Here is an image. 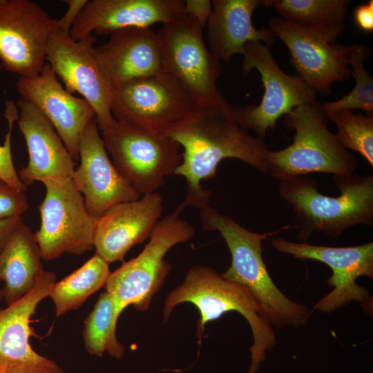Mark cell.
Here are the masks:
<instances>
[{"label": "cell", "mask_w": 373, "mask_h": 373, "mask_svg": "<svg viewBox=\"0 0 373 373\" xmlns=\"http://www.w3.org/2000/svg\"><path fill=\"white\" fill-rule=\"evenodd\" d=\"M21 221V217L0 218V250L12 232Z\"/></svg>", "instance_id": "35"}, {"label": "cell", "mask_w": 373, "mask_h": 373, "mask_svg": "<svg viewBox=\"0 0 373 373\" xmlns=\"http://www.w3.org/2000/svg\"><path fill=\"white\" fill-rule=\"evenodd\" d=\"M184 303L193 304L199 310L196 329L199 343L206 324L218 319L227 312H237L247 320L253 335L248 373L256 372L260 364L266 359L267 352L276 343L272 327L261 316L249 289L222 278L209 267L201 265L192 267L182 283L169 293L164 301V321L169 319L175 306Z\"/></svg>", "instance_id": "4"}, {"label": "cell", "mask_w": 373, "mask_h": 373, "mask_svg": "<svg viewBox=\"0 0 373 373\" xmlns=\"http://www.w3.org/2000/svg\"><path fill=\"white\" fill-rule=\"evenodd\" d=\"M268 25L288 49L297 75L316 93L330 95L334 83L352 77L347 46L336 42L345 30L343 23L304 26L271 17Z\"/></svg>", "instance_id": "8"}, {"label": "cell", "mask_w": 373, "mask_h": 373, "mask_svg": "<svg viewBox=\"0 0 373 373\" xmlns=\"http://www.w3.org/2000/svg\"><path fill=\"white\" fill-rule=\"evenodd\" d=\"M1 70H2V66H1V64L0 63V73H1Z\"/></svg>", "instance_id": "37"}, {"label": "cell", "mask_w": 373, "mask_h": 373, "mask_svg": "<svg viewBox=\"0 0 373 373\" xmlns=\"http://www.w3.org/2000/svg\"><path fill=\"white\" fill-rule=\"evenodd\" d=\"M78 153L80 163L72 180L93 217L98 219L111 207L140 198L110 159L95 117L81 135Z\"/></svg>", "instance_id": "17"}, {"label": "cell", "mask_w": 373, "mask_h": 373, "mask_svg": "<svg viewBox=\"0 0 373 373\" xmlns=\"http://www.w3.org/2000/svg\"><path fill=\"white\" fill-rule=\"evenodd\" d=\"M95 53L113 88L162 72L159 37L151 28L117 30L106 43L95 46Z\"/></svg>", "instance_id": "22"}, {"label": "cell", "mask_w": 373, "mask_h": 373, "mask_svg": "<svg viewBox=\"0 0 373 373\" xmlns=\"http://www.w3.org/2000/svg\"><path fill=\"white\" fill-rule=\"evenodd\" d=\"M179 215L173 211L160 220L144 249L111 273L105 287L119 314L130 305L137 311L149 309L152 298L171 270L165 255L175 245L193 236V227Z\"/></svg>", "instance_id": "7"}, {"label": "cell", "mask_w": 373, "mask_h": 373, "mask_svg": "<svg viewBox=\"0 0 373 373\" xmlns=\"http://www.w3.org/2000/svg\"><path fill=\"white\" fill-rule=\"evenodd\" d=\"M117 312L110 294L101 293L89 315L84 321L83 338L85 349L92 355L102 356L107 352L119 359L125 347L116 337Z\"/></svg>", "instance_id": "26"}, {"label": "cell", "mask_w": 373, "mask_h": 373, "mask_svg": "<svg viewBox=\"0 0 373 373\" xmlns=\"http://www.w3.org/2000/svg\"><path fill=\"white\" fill-rule=\"evenodd\" d=\"M52 19L30 0H0V63L19 77H34L45 64L47 44L55 30Z\"/></svg>", "instance_id": "15"}, {"label": "cell", "mask_w": 373, "mask_h": 373, "mask_svg": "<svg viewBox=\"0 0 373 373\" xmlns=\"http://www.w3.org/2000/svg\"><path fill=\"white\" fill-rule=\"evenodd\" d=\"M111 271L109 263L95 254L82 267L59 282H55L50 296L59 317L75 310L100 288L106 285Z\"/></svg>", "instance_id": "25"}, {"label": "cell", "mask_w": 373, "mask_h": 373, "mask_svg": "<svg viewBox=\"0 0 373 373\" xmlns=\"http://www.w3.org/2000/svg\"><path fill=\"white\" fill-rule=\"evenodd\" d=\"M102 132L112 162L140 195L157 192L182 162L181 146L166 133L141 129L115 119Z\"/></svg>", "instance_id": "9"}, {"label": "cell", "mask_w": 373, "mask_h": 373, "mask_svg": "<svg viewBox=\"0 0 373 373\" xmlns=\"http://www.w3.org/2000/svg\"><path fill=\"white\" fill-rule=\"evenodd\" d=\"M25 192L0 179V218L21 217L28 207Z\"/></svg>", "instance_id": "31"}, {"label": "cell", "mask_w": 373, "mask_h": 373, "mask_svg": "<svg viewBox=\"0 0 373 373\" xmlns=\"http://www.w3.org/2000/svg\"><path fill=\"white\" fill-rule=\"evenodd\" d=\"M233 108L228 102L216 107L199 108L194 116L167 133L183 149L175 175L185 179L186 194L176 213L189 206L202 209L209 205L211 193L202 186L201 181L215 177L223 160H239L267 173L265 158L269 149L265 140L242 128Z\"/></svg>", "instance_id": "1"}, {"label": "cell", "mask_w": 373, "mask_h": 373, "mask_svg": "<svg viewBox=\"0 0 373 373\" xmlns=\"http://www.w3.org/2000/svg\"><path fill=\"white\" fill-rule=\"evenodd\" d=\"M271 243L280 253L298 259L317 260L332 269L327 283L333 289L315 304L314 309L330 313L355 301L361 303L366 312L372 314L370 291L356 283L361 276L373 277L372 242L351 247H327L274 238Z\"/></svg>", "instance_id": "13"}, {"label": "cell", "mask_w": 373, "mask_h": 373, "mask_svg": "<svg viewBox=\"0 0 373 373\" xmlns=\"http://www.w3.org/2000/svg\"><path fill=\"white\" fill-rule=\"evenodd\" d=\"M40 250L30 228L20 222L0 250L2 298L8 305L19 300L35 286L44 269Z\"/></svg>", "instance_id": "24"}, {"label": "cell", "mask_w": 373, "mask_h": 373, "mask_svg": "<svg viewBox=\"0 0 373 373\" xmlns=\"http://www.w3.org/2000/svg\"><path fill=\"white\" fill-rule=\"evenodd\" d=\"M17 122L28 152V162L18 172L27 186L35 182L44 185L72 178L75 161L52 124L32 103L20 99Z\"/></svg>", "instance_id": "19"}, {"label": "cell", "mask_w": 373, "mask_h": 373, "mask_svg": "<svg viewBox=\"0 0 373 373\" xmlns=\"http://www.w3.org/2000/svg\"><path fill=\"white\" fill-rule=\"evenodd\" d=\"M372 54L370 48L365 44L347 46V61L352 67V76L355 79L352 90L341 99L321 105L327 116L341 110L361 109L367 115L373 114V79L365 67V62Z\"/></svg>", "instance_id": "27"}, {"label": "cell", "mask_w": 373, "mask_h": 373, "mask_svg": "<svg viewBox=\"0 0 373 373\" xmlns=\"http://www.w3.org/2000/svg\"><path fill=\"white\" fill-rule=\"evenodd\" d=\"M200 218L204 229L218 231L229 249L231 265L221 276L249 289L261 316L270 326H305L311 316L309 309L292 301L279 289L262 258V241L278 231H251L210 205L200 209Z\"/></svg>", "instance_id": "2"}, {"label": "cell", "mask_w": 373, "mask_h": 373, "mask_svg": "<svg viewBox=\"0 0 373 373\" xmlns=\"http://www.w3.org/2000/svg\"><path fill=\"white\" fill-rule=\"evenodd\" d=\"M60 373H65V372H64V370H62Z\"/></svg>", "instance_id": "38"}, {"label": "cell", "mask_w": 373, "mask_h": 373, "mask_svg": "<svg viewBox=\"0 0 373 373\" xmlns=\"http://www.w3.org/2000/svg\"><path fill=\"white\" fill-rule=\"evenodd\" d=\"M162 209V198L158 192L111 207L97 219L95 254L109 264L122 261L133 246L149 237Z\"/></svg>", "instance_id": "20"}, {"label": "cell", "mask_w": 373, "mask_h": 373, "mask_svg": "<svg viewBox=\"0 0 373 373\" xmlns=\"http://www.w3.org/2000/svg\"><path fill=\"white\" fill-rule=\"evenodd\" d=\"M19 115L17 104L10 100L5 102L4 115L8 124L3 145H0V179L11 186L26 191L27 186L20 180L14 166L11 152V135L14 124Z\"/></svg>", "instance_id": "30"}, {"label": "cell", "mask_w": 373, "mask_h": 373, "mask_svg": "<svg viewBox=\"0 0 373 373\" xmlns=\"http://www.w3.org/2000/svg\"><path fill=\"white\" fill-rule=\"evenodd\" d=\"M157 33L162 73L174 79L200 108L227 102L216 86L222 73L220 61L206 45L202 28L182 12Z\"/></svg>", "instance_id": "6"}, {"label": "cell", "mask_w": 373, "mask_h": 373, "mask_svg": "<svg viewBox=\"0 0 373 373\" xmlns=\"http://www.w3.org/2000/svg\"><path fill=\"white\" fill-rule=\"evenodd\" d=\"M183 0L88 1L74 22L70 35L79 40L95 32L108 35L124 28H150L169 22L183 10Z\"/></svg>", "instance_id": "21"}, {"label": "cell", "mask_w": 373, "mask_h": 373, "mask_svg": "<svg viewBox=\"0 0 373 373\" xmlns=\"http://www.w3.org/2000/svg\"><path fill=\"white\" fill-rule=\"evenodd\" d=\"M2 298L1 289L0 288V298Z\"/></svg>", "instance_id": "36"}, {"label": "cell", "mask_w": 373, "mask_h": 373, "mask_svg": "<svg viewBox=\"0 0 373 373\" xmlns=\"http://www.w3.org/2000/svg\"><path fill=\"white\" fill-rule=\"evenodd\" d=\"M336 126V139L347 150L359 153L373 166V117L341 110L328 116Z\"/></svg>", "instance_id": "29"}, {"label": "cell", "mask_w": 373, "mask_h": 373, "mask_svg": "<svg viewBox=\"0 0 373 373\" xmlns=\"http://www.w3.org/2000/svg\"><path fill=\"white\" fill-rule=\"evenodd\" d=\"M350 0H271L270 7L281 18L304 26L342 23L349 12Z\"/></svg>", "instance_id": "28"}, {"label": "cell", "mask_w": 373, "mask_h": 373, "mask_svg": "<svg viewBox=\"0 0 373 373\" xmlns=\"http://www.w3.org/2000/svg\"><path fill=\"white\" fill-rule=\"evenodd\" d=\"M53 271L43 269L34 287L23 297L0 310V373H60L54 362L33 350L30 325L39 303L50 296Z\"/></svg>", "instance_id": "16"}, {"label": "cell", "mask_w": 373, "mask_h": 373, "mask_svg": "<svg viewBox=\"0 0 373 373\" xmlns=\"http://www.w3.org/2000/svg\"><path fill=\"white\" fill-rule=\"evenodd\" d=\"M327 119L316 100L285 115V125L295 131L293 142L281 150L267 151V173L279 182L313 173L343 177L354 174L356 157L329 130Z\"/></svg>", "instance_id": "5"}, {"label": "cell", "mask_w": 373, "mask_h": 373, "mask_svg": "<svg viewBox=\"0 0 373 373\" xmlns=\"http://www.w3.org/2000/svg\"><path fill=\"white\" fill-rule=\"evenodd\" d=\"M354 22L358 28L367 32L373 31V1L357 6L354 10Z\"/></svg>", "instance_id": "34"}, {"label": "cell", "mask_w": 373, "mask_h": 373, "mask_svg": "<svg viewBox=\"0 0 373 373\" xmlns=\"http://www.w3.org/2000/svg\"><path fill=\"white\" fill-rule=\"evenodd\" d=\"M87 1L88 0L64 1L68 5V9L64 16L57 20L56 27L60 30L70 32L74 22Z\"/></svg>", "instance_id": "33"}, {"label": "cell", "mask_w": 373, "mask_h": 373, "mask_svg": "<svg viewBox=\"0 0 373 373\" xmlns=\"http://www.w3.org/2000/svg\"><path fill=\"white\" fill-rule=\"evenodd\" d=\"M198 108L184 89L162 72L113 88L111 107L119 122L166 133L194 116Z\"/></svg>", "instance_id": "10"}, {"label": "cell", "mask_w": 373, "mask_h": 373, "mask_svg": "<svg viewBox=\"0 0 373 373\" xmlns=\"http://www.w3.org/2000/svg\"><path fill=\"white\" fill-rule=\"evenodd\" d=\"M45 187L39 207L41 224L34 233L41 258L52 260L64 254L80 255L93 249L97 219L87 211L72 178Z\"/></svg>", "instance_id": "12"}, {"label": "cell", "mask_w": 373, "mask_h": 373, "mask_svg": "<svg viewBox=\"0 0 373 373\" xmlns=\"http://www.w3.org/2000/svg\"><path fill=\"white\" fill-rule=\"evenodd\" d=\"M242 72L248 75L256 69L260 75L264 93L258 105L250 104L233 108L238 124L252 130L265 140L268 130L295 108L316 100V93L299 76L285 73L278 66L270 48L260 42L245 46Z\"/></svg>", "instance_id": "11"}, {"label": "cell", "mask_w": 373, "mask_h": 373, "mask_svg": "<svg viewBox=\"0 0 373 373\" xmlns=\"http://www.w3.org/2000/svg\"><path fill=\"white\" fill-rule=\"evenodd\" d=\"M91 34L79 40L56 27L46 47V61L70 93H79L92 106L99 130L114 120L111 113L113 87L103 73L95 53Z\"/></svg>", "instance_id": "14"}, {"label": "cell", "mask_w": 373, "mask_h": 373, "mask_svg": "<svg viewBox=\"0 0 373 373\" xmlns=\"http://www.w3.org/2000/svg\"><path fill=\"white\" fill-rule=\"evenodd\" d=\"M339 195L318 190L314 178L294 176L279 182L278 192L296 216L297 238L307 242L312 232L338 237L358 224L373 225V176H332Z\"/></svg>", "instance_id": "3"}, {"label": "cell", "mask_w": 373, "mask_h": 373, "mask_svg": "<svg viewBox=\"0 0 373 373\" xmlns=\"http://www.w3.org/2000/svg\"><path fill=\"white\" fill-rule=\"evenodd\" d=\"M182 12L204 29L212 12V1H184Z\"/></svg>", "instance_id": "32"}, {"label": "cell", "mask_w": 373, "mask_h": 373, "mask_svg": "<svg viewBox=\"0 0 373 373\" xmlns=\"http://www.w3.org/2000/svg\"><path fill=\"white\" fill-rule=\"evenodd\" d=\"M15 85L21 99L32 103L46 116L74 160H79L81 135L95 117L92 106L67 91L48 63L36 76L19 77Z\"/></svg>", "instance_id": "18"}, {"label": "cell", "mask_w": 373, "mask_h": 373, "mask_svg": "<svg viewBox=\"0 0 373 373\" xmlns=\"http://www.w3.org/2000/svg\"><path fill=\"white\" fill-rule=\"evenodd\" d=\"M271 0H213L207 23L208 48L220 61H229L243 55L249 42H260L271 48L276 37L269 28L257 29L252 23L254 10L270 7Z\"/></svg>", "instance_id": "23"}]
</instances>
